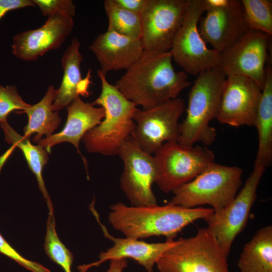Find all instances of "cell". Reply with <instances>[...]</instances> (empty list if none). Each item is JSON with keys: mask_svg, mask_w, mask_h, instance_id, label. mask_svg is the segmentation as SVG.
<instances>
[{"mask_svg": "<svg viewBox=\"0 0 272 272\" xmlns=\"http://www.w3.org/2000/svg\"><path fill=\"white\" fill-rule=\"evenodd\" d=\"M270 35L249 29L238 40L221 53L220 66L225 74L245 77L261 90L266 75Z\"/></svg>", "mask_w": 272, "mask_h": 272, "instance_id": "5bb4252c", "label": "cell"}, {"mask_svg": "<svg viewBox=\"0 0 272 272\" xmlns=\"http://www.w3.org/2000/svg\"><path fill=\"white\" fill-rule=\"evenodd\" d=\"M0 253L15 260L20 265L32 272H51L39 263L28 260L21 255L8 243L1 234Z\"/></svg>", "mask_w": 272, "mask_h": 272, "instance_id": "f546056e", "label": "cell"}, {"mask_svg": "<svg viewBox=\"0 0 272 272\" xmlns=\"http://www.w3.org/2000/svg\"><path fill=\"white\" fill-rule=\"evenodd\" d=\"M0 126L5 133L6 141L12 144V147H17L22 152L30 169L36 178L39 188L46 200L49 214L53 215L52 203L42 176L43 167L48 160V153L42 147L33 145L29 139L19 134L7 121L0 123Z\"/></svg>", "mask_w": 272, "mask_h": 272, "instance_id": "603a6c76", "label": "cell"}, {"mask_svg": "<svg viewBox=\"0 0 272 272\" xmlns=\"http://www.w3.org/2000/svg\"><path fill=\"white\" fill-rule=\"evenodd\" d=\"M249 29L272 35V1H241Z\"/></svg>", "mask_w": 272, "mask_h": 272, "instance_id": "484cf974", "label": "cell"}, {"mask_svg": "<svg viewBox=\"0 0 272 272\" xmlns=\"http://www.w3.org/2000/svg\"><path fill=\"white\" fill-rule=\"evenodd\" d=\"M172 59L170 51L144 50L114 85L127 99L143 109L176 99L191 83L187 74L175 70Z\"/></svg>", "mask_w": 272, "mask_h": 272, "instance_id": "6da1fadb", "label": "cell"}, {"mask_svg": "<svg viewBox=\"0 0 272 272\" xmlns=\"http://www.w3.org/2000/svg\"><path fill=\"white\" fill-rule=\"evenodd\" d=\"M42 15L49 17L56 12H63L74 17L76 6L72 0H32Z\"/></svg>", "mask_w": 272, "mask_h": 272, "instance_id": "f1b7e54d", "label": "cell"}, {"mask_svg": "<svg viewBox=\"0 0 272 272\" xmlns=\"http://www.w3.org/2000/svg\"><path fill=\"white\" fill-rule=\"evenodd\" d=\"M80 42L74 37L70 45L64 52L61 59L63 75L58 89H55L52 110L58 112L67 107L80 95L89 96L88 91L91 70H89L87 76L82 79L80 65L83 56L80 51Z\"/></svg>", "mask_w": 272, "mask_h": 272, "instance_id": "ffe728a7", "label": "cell"}, {"mask_svg": "<svg viewBox=\"0 0 272 272\" xmlns=\"http://www.w3.org/2000/svg\"><path fill=\"white\" fill-rule=\"evenodd\" d=\"M127 265V262L125 258L112 259L110 260L109 267L106 272H123Z\"/></svg>", "mask_w": 272, "mask_h": 272, "instance_id": "d6a6232c", "label": "cell"}, {"mask_svg": "<svg viewBox=\"0 0 272 272\" xmlns=\"http://www.w3.org/2000/svg\"><path fill=\"white\" fill-rule=\"evenodd\" d=\"M108 219L125 237L137 239L163 236L174 239L184 228L213 214L212 208H186L169 202L145 206H128L118 202L110 207Z\"/></svg>", "mask_w": 272, "mask_h": 272, "instance_id": "7a4b0ae2", "label": "cell"}, {"mask_svg": "<svg viewBox=\"0 0 272 272\" xmlns=\"http://www.w3.org/2000/svg\"><path fill=\"white\" fill-rule=\"evenodd\" d=\"M261 166L254 165L244 185L233 200L225 208L205 220L208 228L216 237L228 256L232 245L245 228L251 209L256 198L258 186L265 170Z\"/></svg>", "mask_w": 272, "mask_h": 272, "instance_id": "4fadbf2b", "label": "cell"}, {"mask_svg": "<svg viewBox=\"0 0 272 272\" xmlns=\"http://www.w3.org/2000/svg\"><path fill=\"white\" fill-rule=\"evenodd\" d=\"M44 248L48 256L58 264L64 272H72L74 256L57 235L53 215L49 214L47 220Z\"/></svg>", "mask_w": 272, "mask_h": 272, "instance_id": "4316f807", "label": "cell"}, {"mask_svg": "<svg viewBox=\"0 0 272 272\" xmlns=\"http://www.w3.org/2000/svg\"><path fill=\"white\" fill-rule=\"evenodd\" d=\"M261 89L242 76L226 75L217 119L234 127L254 126Z\"/></svg>", "mask_w": 272, "mask_h": 272, "instance_id": "9a60e30c", "label": "cell"}, {"mask_svg": "<svg viewBox=\"0 0 272 272\" xmlns=\"http://www.w3.org/2000/svg\"><path fill=\"white\" fill-rule=\"evenodd\" d=\"M228 257L206 227L192 237L177 240L156 265L159 272H229Z\"/></svg>", "mask_w": 272, "mask_h": 272, "instance_id": "8992f818", "label": "cell"}, {"mask_svg": "<svg viewBox=\"0 0 272 272\" xmlns=\"http://www.w3.org/2000/svg\"><path fill=\"white\" fill-rule=\"evenodd\" d=\"M117 155L124 165L120 187L131 206L157 204L152 191L157 175L154 156L142 150L131 135L122 143Z\"/></svg>", "mask_w": 272, "mask_h": 272, "instance_id": "8fae6325", "label": "cell"}, {"mask_svg": "<svg viewBox=\"0 0 272 272\" xmlns=\"http://www.w3.org/2000/svg\"><path fill=\"white\" fill-rule=\"evenodd\" d=\"M91 210L104 236L113 241L114 244L105 251L101 252L97 261L79 265L78 267L79 272H87L89 268L98 266L107 260L119 258L133 259L147 272H153L154 267L160 256L176 241L174 239H167L164 242L150 243L130 237H115L110 234L107 228L101 222L93 203L91 205Z\"/></svg>", "mask_w": 272, "mask_h": 272, "instance_id": "e0dca14e", "label": "cell"}, {"mask_svg": "<svg viewBox=\"0 0 272 272\" xmlns=\"http://www.w3.org/2000/svg\"><path fill=\"white\" fill-rule=\"evenodd\" d=\"M258 133V148L254 165L265 169L272 162V70L266 69L265 80L256 115L255 124Z\"/></svg>", "mask_w": 272, "mask_h": 272, "instance_id": "44dd1931", "label": "cell"}, {"mask_svg": "<svg viewBox=\"0 0 272 272\" xmlns=\"http://www.w3.org/2000/svg\"><path fill=\"white\" fill-rule=\"evenodd\" d=\"M197 76L188 94L186 116L179 124L178 142L185 146L196 143L209 146L217 137L210 122L217 117L226 75L218 66Z\"/></svg>", "mask_w": 272, "mask_h": 272, "instance_id": "277c9868", "label": "cell"}, {"mask_svg": "<svg viewBox=\"0 0 272 272\" xmlns=\"http://www.w3.org/2000/svg\"><path fill=\"white\" fill-rule=\"evenodd\" d=\"M188 0H147L140 14L144 50L166 52L184 20Z\"/></svg>", "mask_w": 272, "mask_h": 272, "instance_id": "30bf717a", "label": "cell"}, {"mask_svg": "<svg viewBox=\"0 0 272 272\" xmlns=\"http://www.w3.org/2000/svg\"><path fill=\"white\" fill-rule=\"evenodd\" d=\"M240 272H272V226L259 229L244 246L238 261Z\"/></svg>", "mask_w": 272, "mask_h": 272, "instance_id": "7402d4cb", "label": "cell"}, {"mask_svg": "<svg viewBox=\"0 0 272 272\" xmlns=\"http://www.w3.org/2000/svg\"><path fill=\"white\" fill-rule=\"evenodd\" d=\"M206 14L200 18L199 33L213 49L222 53L249 29L241 1L205 0Z\"/></svg>", "mask_w": 272, "mask_h": 272, "instance_id": "7c38bea8", "label": "cell"}, {"mask_svg": "<svg viewBox=\"0 0 272 272\" xmlns=\"http://www.w3.org/2000/svg\"><path fill=\"white\" fill-rule=\"evenodd\" d=\"M55 89L49 86L42 99L31 105L23 113L27 114L28 122L24 128V137L29 139L33 133V142L37 143L43 135L46 137L52 134L59 127L61 118L58 112L52 110Z\"/></svg>", "mask_w": 272, "mask_h": 272, "instance_id": "cb8c5ba5", "label": "cell"}, {"mask_svg": "<svg viewBox=\"0 0 272 272\" xmlns=\"http://www.w3.org/2000/svg\"><path fill=\"white\" fill-rule=\"evenodd\" d=\"M184 109L180 98L149 109L138 108L133 114L135 126L131 136L142 150L154 154L164 143L178 142L179 119Z\"/></svg>", "mask_w": 272, "mask_h": 272, "instance_id": "9c48e42d", "label": "cell"}, {"mask_svg": "<svg viewBox=\"0 0 272 272\" xmlns=\"http://www.w3.org/2000/svg\"><path fill=\"white\" fill-rule=\"evenodd\" d=\"M89 48L99 62L100 70L105 76L110 71L127 70L144 51L141 39L108 30L99 34Z\"/></svg>", "mask_w": 272, "mask_h": 272, "instance_id": "ac0fdd59", "label": "cell"}, {"mask_svg": "<svg viewBox=\"0 0 272 272\" xmlns=\"http://www.w3.org/2000/svg\"><path fill=\"white\" fill-rule=\"evenodd\" d=\"M104 8L108 21V30L141 39L142 29L139 14L121 8L115 5L112 0L104 1Z\"/></svg>", "mask_w": 272, "mask_h": 272, "instance_id": "d4e9b609", "label": "cell"}, {"mask_svg": "<svg viewBox=\"0 0 272 272\" xmlns=\"http://www.w3.org/2000/svg\"><path fill=\"white\" fill-rule=\"evenodd\" d=\"M73 17L63 12L48 17L40 27L17 34L13 38L12 51L18 59L34 61L49 50L58 49L71 34Z\"/></svg>", "mask_w": 272, "mask_h": 272, "instance_id": "2e32d148", "label": "cell"}, {"mask_svg": "<svg viewBox=\"0 0 272 272\" xmlns=\"http://www.w3.org/2000/svg\"><path fill=\"white\" fill-rule=\"evenodd\" d=\"M31 7H35L32 0H0V21L10 11Z\"/></svg>", "mask_w": 272, "mask_h": 272, "instance_id": "4dcf8cb0", "label": "cell"}, {"mask_svg": "<svg viewBox=\"0 0 272 272\" xmlns=\"http://www.w3.org/2000/svg\"><path fill=\"white\" fill-rule=\"evenodd\" d=\"M156 183L165 193L173 192L192 180L215 162V154L206 147L185 146L177 141L164 143L154 154Z\"/></svg>", "mask_w": 272, "mask_h": 272, "instance_id": "52a82bcc", "label": "cell"}, {"mask_svg": "<svg viewBox=\"0 0 272 272\" xmlns=\"http://www.w3.org/2000/svg\"><path fill=\"white\" fill-rule=\"evenodd\" d=\"M66 108L67 117L63 129L58 133L41 139L37 144L50 153L55 145L69 142L77 149L87 167L86 159L80 151V142L87 131L101 122L104 117V109L101 107H95L91 103L85 102L80 97L75 99Z\"/></svg>", "mask_w": 272, "mask_h": 272, "instance_id": "d6986e66", "label": "cell"}, {"mask_svg": "<svg viewBox=\"0 0 272 272\" xmlns=\"http://www.w3.org/2000/svg\"><path fill=\"white\" fill-rule=\"evenodd\" d=\"M97 75L101 83V92L91 104L103 108L104 117L98 125L86 133L82 141L90 153L114 156L118 154L122 143L134 130L133 116L138 108L114 85L108 82L100 70Z\"/></svg>", "mask_w": 272, "mask_h": 272, "instance_id": "3957f363", "label": "cell"}, {"mask_svg": "<svg viewBox=\"0 0 272 272\" xmlns=\"http://www.w3.org/2000/svg\"><path fill=\"white\" fill-rule=\"evenodd\" d=\"M243 170L212 163L190 182L173 191L170 203L186 208L209 205L214 212L227 206L241 187Z\"/></svg>", "mask_w": 272, "mask_h": 272, "instance_id": "5b68a950", "label": "cell"}, {"mask_svg": "<svg viewBox=\"0 0 272 272\" xmlns=\"http://www.w3.org/2000/svg\"><path fill=\"white\" fill-rule=\"evenodd\" d=\"M30 106L23 100L16 86L0 85V123L7 122L12 112L21 110L23 113Z\"/></svg>", "mask_w": 272, "mask_h": 272, "instance_id": "83f0119b", "label": "cell"}, {"mask_svg": "<svg viewBox=\"0 0 272 272\" xmlns=\"http://www.w3.org/2000/svg\"><path fill=\"white\" fill-rule=\"evenodd\" d=\"M112 1L115 5L123 9L140 14L147 0H112Z\"/></svg>", "mask_w": 272, "mask_h": 272, "instance_id": "1f68e13d", "label": "cell"}, {"mask_svg": "<svg viewBox=\"0 0 272 272\" xmlns=\"http://www.w3.org/2000/svg\"><path fill=\"white\" fill-rule=\"evenodd\" d=\"M205 0H188L184 20L170 50L172 59L187 74L200 73L220 66L221 54L209 48L198 28L206 11Z\"/></svg>", "mask_w": 272, "mask_h": 272, "instance_id": "ba28073f", "label": "cell"}]
</instances>
